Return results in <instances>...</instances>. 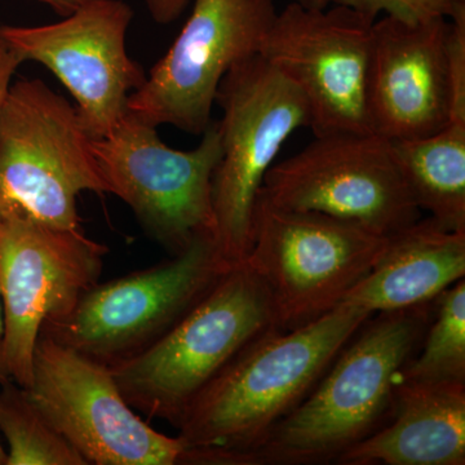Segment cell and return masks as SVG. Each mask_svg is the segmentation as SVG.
Returning a JSON list of instances; mask_svg holds the SVG:
<instances>
[{
  "label": "cell",
  "instance_id": "cell-19",
  "mask_svg": "<svg viewBox=\"0 0 465 465\" xmlns=\"http://www.w3.org/2000/svg\"><path fill=\"white\" fill-rule=\"evenodd\" d=\"M0 432L8 443L5 465H88L25 388L12 381L0 384Z\"/></svg>",
  "mask_w": 465,
  "mask_h": 465
},
{
  "label": "cell",
  "instance_id": "cell-2",
  "mask_svg": "<svg viewBox=\"0 0 465 465\" xmlns=\"http://www.w3.org/2000/svg\"><path fill=\"white\" fill-rule=\"evenodd\" d=\"M427 307L370 317L316 387L272 430L253 465L330 463L378 430L393 411L400 372L427 324Z\"/></svg>",
  "mask_w": 465,
  "mask_h": 465
},
{
  "label": "cell",
  "instance_id": "cell-24",
  "mask_svg": "<svg viewBox=\"0 0 465 465\" xmlns=\"http://www.w3.org/2000/svg\"><path fill=\"white\" fill-rule=\"evenodd\" d=\"M21 64H24L21 58L9 47L0 34V105L7 96L9 87L14 84L12 79Z\"/></svg>",
  "mask_w": 465,
  "mask_h": 465
},
{
  "label": "cell",
  "instance_id": "cell-20",
  "mask_svg": "<svg viewBox=\"0 0 465 465\" xmlns=\"http://www.w3.org/2000/svg\"><path fill=\"white\" fill-rule=\"evenodd\" d=\"M437 312L420 354L403 367L401 381L465 382V280L436 299Z\"/></svg>",
  "mask_w": 465,
  "mask_h": 465
},
{
  "label": "cell",
  "instance_id": "cell-25",
  "mask_svg": "<svg viewBox=\"0 0 465 465\" xmlns=\"http://www.w3.org/2000/svg\"><path fill=\"white\" fill-rule=\"evenodd\" d=\"M35 2L42 3V5L50 7L54 14H57L60 17L69 16L76 9L84 7L88 3L94 2V0H35Z\"/></svg>",
  "mask_w": 465,
  "mask_h": 465
},
{
  "label": "cell",
  "instance_id": "cell-6",
  "mask_svg": "<svg viewBox=\"0 0 465 465\" xmlns=\"http://www.w3.org/2000/svg\"><path fill=\"white\" fill-rule=\"evenodd\" d=\"M216 104L223 153L213 180L215 242L237 265L249 253L266 173L291 134L309 128L311 114L304 94L260 54L224 76Z\"/></svg>",
  "mask_w": 465,
  "mask_h": 465
},
{
  "label": "cell",
  "instance_id": "cell-12",
  "mask_svg": "<svg viewBox=\"0 0 465 465\" xmlns=\"http://www.w3.org/2000/svg\"><path fill=\"white\" fill-rule=\"evenodd\" d=\"M27 393L88 465H182L183 445L128 405L109 367L41 333Z\"/></svg>",
  "mask_w": 465,
  "mask_h": 465
},
{
  "label": "cell",
  "instance_id": "cell-13",
  "mask_svg": "<svg viewBox=\"0 0 465 465\" xmlns=\"http://www.w3.org/2000/svg\"><path fill=\"white\" fill-rule=\"evenodd\" d=\"M353 9L278 12L260 54L304 94L314 136L371 133L367 110L372 26Z\"/></svg>",
  "mask_w": 465,
  "mask_h": 465
},
{
  "label": "cell",
  "instance_id": "cell-22",
  "mask_svg": "<svg viewBox=\"0 0 465 465\" xmlns=\"http://www.w3.org/2000/svg\"><path fill=\"white\" fill-rule=\"evenodd\" d=\"M450 122H465V9L450 18Z\"/></svg>",
  "mask_w": 465,
  "mask_h": 465
},
{
  "label": "cell",
  "instance_id": "cell-26",
  "mask_svg": "<svg viewBox=\"0 0 465 465\" xmlns=\"http://www.w3.org/2000/svg\"><path fill=\"white\" fill-rule=\"evenodd\" d=\"M3 333V311H2V304H0V336H2ZM9 379L5 378V375L0 372V384H3V382L8 381Z\"/></svg>",
  "mask_w": 465,
  "mask_h": 465
},
{
  "label": "cell",
  "instance_id": "cell-11",
  "mask_svg": "<svg viewBox=\"0 0 465 465\" xmlns=\"http://www.w3.org/2000/svg\"><path fill=\"white\" fill-rule=\"evenodd\" d=\"M277 14L274 0H194L170 50L128 99V112L155 127L203 134L223 79L260 54Z\"/></svg>",
  "mask_w": 465,
  "mask_h": 465
},
{
  "label": "cell",
  "instance_id": "cell-10",
  "mask_svg": "<svg viewBox=\"0 0 465 465\" xmlns=\"http://www.w3.org/2000/svg\"><path fill=\"white\" fill-rule=\"evenodd\" d=\"M314 137L298 154L271 167L262 197L287 210L356 223L385 237L420 219L390 140L372 133Z\"/></svg>",
  "mask_w": 465,
  "mask_h": 465
},
{
  "label": "cell",
  "instance_id": "cell-14",
  "mask_svg": "<svg viewBox=\"0 0 465 465\" xmlns=\"http://www.w3.org/2000/svg\"><path fill=\"white\" fill-rule=\"evenodd\" d=\"M134 9L124 0H94L58 23L0 25V34L23 63L47 67L75 100L92 139L108 136L128 112V99L143 87L145 70L127 52Z\"/></svg>",
  "mask_w": 465,
  "mask_h": 465
},
{
  "label": "cell",
  "instance_id": "cell-21",
  "mask_svg": "<svg viewBox=\"0 0 465 465\" xmlns=\"http://www.w3.org/2000/svg\"><path fill=\"white\" fill-rule=\"evenodd\" d=\"M302 7L353 9L378 20L381 16L421 20L430 17H454L464 11L465 0H292Z\"/></svg>",
  "mask_w": 465,
  "mask_h": 465
},
{
  "label": "cell",
  "instance_id": "cell-15",
  "mask_svg": "<svg viewBox=\"0 0 465 465\" xmlns=\"http://www.w3.org/2000/svg\"><path fill=\"white\" fill-rule=\"evenodd\" d=\"M450 18L382 16L372 26L370 130L390 142L420 139L450 122Z\"/></svg>",
  "mask_w": 465,
  "mask_h": 465
},
{
  "label": "cell",
  "instance_id": "cell-4",
  "mask_svg": "<svg viewBox=\"0 0 465 465\" xmlns=\"http://www.w3.org/2000/svg\"><path fill=\"white\" fill-rule=\"evenodd\" d=\"M387 240L338 217L274 206L259 194L244 262L268 292L275 326L290 331L341 305Z\"/></svg>",
  "mask_w": 465,
  "mask_h": 465
},
{
  "label": "cell",
  "instance_id": "cell-16",
  "mask_svg": "<svg viewBox=\"0 0 465 465\" xmlns=\"http://www.w3.org/2000/svg\"><path fill=\"white\" fill-rule=\"evenodd\" d=\"M393 420L347 450L345 465H464L465 382L397 381Z\"/></svg>",
  "mask_w": 465,
  "mask_h": 465
},
{
  "label": "cell",
  "instance_id": "cell-1",
  "mask_svg": "<svg viewBox=\"0 0 465 465\" xmlns=\"http://www.w3.org/2000/svg\"><path fill=\"white\" fill-rule=\"evenodd\" d=\"M372 317L341 302L313 322L272 330L198 394L177 424L182 465H253L272 430L305 400Z\"/></svg>",
  "mask_w": 465,
  "mask_h": 465
},
{
  "label": "cell",
  "instance_id": "cell-23",
  "mask_svg": "<svg viewBox=\"0 0 465 465\" xmlns=\"http://www.w3.org/2000/svg\"><path fill=\"white\" fill-rule=\"evenodd\" d=\"M149 15L158 25L174 23L194 0H143Z\"/></svg>",
  "mask_w": 465,
  "mask_h": 465
},
{
  "label": "cell",
  "instance_id": "cell-7",
  "mask_svg": "<svg viewBox=\"0 0 465 465\" xmlns=\"http://www.w3.org/2000/svg\"><path fill=\"white\" fill-rule=\"evenodd\" d=\"M192 150L162 142L157 127L127 112L91 150L108 193L133 211L148 237L171 255L200 238L215 240L213 180L222 158L219 122Z\"/></svg>",
  "mask_w": 465,
  "mask_h": 465
},
{
  "label": "cell",
  "instance_id": "cell-27",
  "mask_svg": "<svg viewBox=\"0 0 465 465\" xmlns=\"http://www.w3.org/2000/svg\"><path fill=\"white\" fill-rule=\"evenodd\" d=\"M7 463V451L3 449L2 443H0V465H5Z\"/></svg>",
  "mask_w": 465,
  "mask_h": 465
},
{
  "label": "cell",
  "instance_id": "cell-5",
  "mask_svg": "<svg viewBox=\"0 0 465 465\" xmlns=\"http://www.w3.org/2000/svg\"><path fill=\"white\" fill-rule=\"evenodd\" d=\"M232 266L213 237L200 238L158 264L94 284L41 333L113 369L161 341Z\"/></svg>",
  "mask_w": 465,
  "mask_h": 465
},
{
  "label": "cell",
  "instance_id": "cell-9",
  "mask_svg": "<svg viewBox=\"0 0 465 465\" xmlns=\"http://www.w3.org/2000/svg\"><path fill=\"white\" fill-rule=\"evenodd\" d=\"M76 106L41 79L11 84L0 105V201L61 229H82L81 193H108Z\"/></svg>",
  "mask_w": 465,
  "mask_h": 465
},
{
  "label": "cell",
  "instance_id": "cell-17",
  "mask_svg": "<svg viewBox=\"0 0 465 465\" xmlns=\"http://www.w3.org/2000/svg\"><path fill=\"white\" fill-rule=\"evenodd\" d=\"M464 278L465 232L419 219L388 237L381 258L342 302L372 316L428 307Z\"/></svg>",
  "mask_w": 465,
  "mask_h": 465
},
{
  "label": "cell",
  "instance_id": "cell-8",
  "mask_svg": "<svg viewBox=\"0 0 465 465\" xmlns=\"http://www.w3.org/2000/svg\"><path fill=\"white\" fill-rule=\"evenodd\" d=\"M109 249L82 229H61L0 201V372L27 388L43 326L66 316L99 283Z\"/></svg>",
  "mask_w": 465,
  "mask_h": 465
},
{
  "label": "cell",
  "instance_id": "cell-18",
  "mask_svg": "<svg viewBox=\"0 0 465 465\" xmlns=\"http://www.w3.org/2000/svg\"><path fill=\"white\" fill-rule=\"evenodd\" d=\"M391 143L416 206L443 228L465 232V122Z\"/></svg>",
  "mask_w": 465,
  "mask_h": 465
},
{
  "label": "cell",
  "instance_id": "cell-3",
  "mask_svg": "<svg viewBox=\"0 0 465 465\" xmlns=\"http://www.w3.org/2000/svg\"><path fill=\"white\" fill-rule=\"evenodd\" d=\"M274 329L268 292L243 262L161 341L110 370L128 405L177 427L198 394L247 345Z\"/></svg>",
  "mask_w": 465,
  "mask_h": 465
}]
</instances>
